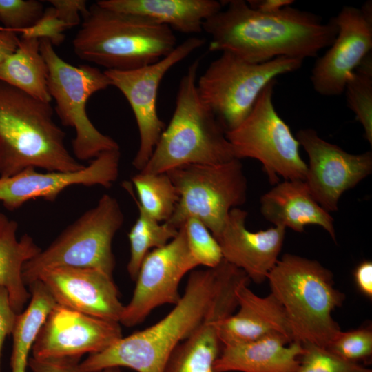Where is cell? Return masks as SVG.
<instances>
[{
    "instance_id": "1",
    "label": "cell",
    "mask_w": 372,
    "mask_h": 372,
    "mask_svg": "<svg viewBox=\"0 0 372 372\" xmlns=\"http://www.w3.org/2000/svg\"><path fill=\"white\" fill-rule=\"evenodd\" d=\"M227 4L203 23V31L211 39L210 52H229L254 63L278 57L304 61L329 48L337 35L334 17L324 23L316 14L291 6L266 13L244 0Z\"/></svg>"
},
{
    "instance_id": "2",
    "label": "cell",
    "mask_w": 372,
    "mask_h": 372,
    "mask_svg": "<svg viewBox=\"0 0 372 372\" xmlns=\"http://www.w3.org/2000/svg\"><path fill=\"white\" fill-rule=\"evenodd\" d=\"M222 262V261H221ZM192 271L174 308L153 325L122 337L80 362L81 372L126 367L136 372H163L176 347L204 320L218 288L222 266Z\"/></svg>"
},
{
    "instance_id": "3",
    "label": "cell",
    "mask_w": 372,
    "mask_h": 372,
    "mask_svg": "<svg viewBox=\"0 0 372 372\" xmlns=\"http://www.w3.org/2000/svg\"><path fill=\"white\" fill-rule=\"evenodd\" d=\"M50 103L0 81V177L28 168L74 172L85 165L65 145Z\"/></svg>"
},
{
    "instance_id": "4",
    "label": "cell",
    "mask_w": 372,
    "mask_h": 372,
    "mask_svg": "<svg viewBox=\"0 0 372 372\" xmlns=\"http://www.w3.org/2000/svg\"><path fill=\"white\" fill-rule=\"evenodd\" d=\"M73 39L76 55L106 70H130L154 63L177 46L172 30L149 19L93 3Z\"/></svg>"
},
{
    "instance_id": "5",
    "label": "cell",
    "mask_w": 372,
    "mask_h": 372,
    "mask_svg": "<svg viewBox=\"0 0 372 372\" xmlns=\"http://www.w3.org/2000/svg\"><path fill=\"white\" fill-rule=\"evenodd\" d=\"M267 280L285 311L293 341L327 348L341 331L332 312L345 298L335 288L331 271L316 260L285 254Z\"/></svg>"
},
{
    "instance_id": "6",
    "label": "cell",
    "mask_w": 372,
    "mask_h": 372,
    "mask_svg": "<svg viewBox=\"0 0 372 372\" xmlns=\"http://www.w3.org/2000/svg\"><path fill=\"white\" fill-rule=\"evenodd\" d=\"M200 59L182 76L175 108L143 173H166L186 165H216L236 158L226 131L200 99L197 86Z\"/></svg>"
},
{
    "instance_id": "7",
    "label": "cell",
    "mask_w": 372,
    "mask_h": 372,
    "mask_svg": "<svg viewBox=\"0 0 372 372\" xmlns=\"http://www.w3.org/2000/svg\"><path fill=\"white\" fill-rule=\"evenodd\" d=\"M123 222L124 216L116 198L103 194L94 207L25 263L22 273L25 285L36 281L44 269L56 267L92 268L112 277L116 262L112 243Z\"/></svg>"
},
{
    "instance_id": "8",
    "label": "cell",
    "mask_w": 372,
    "mask_h": 372,
    "mask_svg": "<svg viewBox=\"0 0 372 372\" xmlns=\"http://www.w3.org/2000/svg\"><path fill=\"white\" fill-rule=\"evenodd\" d=\"M303 61L278 57L254 63L223 52L197 80L198 92L225 131L231 130L249 114L269 83L280 75L298 70Z\"/></svg>"
},
{
    "instance_id": "9",
    "label": "cell",
    "mask_w": 372,
    "mask_h": 372,
    "mask_svg": "<svg viewBox=\"0 0 372 372\" xmlns=\"http://www.w3.org/2000/svg\"><path fill=\"white\" fill-rule=\"evenodd\" d=\"M39 41L40 52L48 69V91L56 103L54 110L64 126L75 130L72 142L75 158L93 160L102 152L119 149L113 138L95 127L86 112L89 98L112 85L104 71L87 64L74 66L56 54L48 40Z\"/></svg>"
},
{
    "instance_id": "10",
    "label": "cell",
    "mask_w": 372,
    "mask_h": 372,
    "mask_svg": "<svg viewBox=\"0 0 372 372\" xmlns=\"http://www.w3.org/2000/svg\"><path fill=\"white\" fill-rule=\"evenodd\" d=\"M166 173L179 196L176 209L166 223L176 229L194 217L216 239L229 211L246 201L247 180L239 159L216 165H186Z\"/></svg>"
},
{
    "instance_id": "11",
    "label": "cell",
    "mask_w": 372,
    "mask_h": 372,
    "mask_svg": "<svg viewBox=\"0 0 372 372\" xmlns=\"http://www.w3.org/2000/svg\"><path fill=\"white\" fill-rule=\"evenodd\" d=\"M276 80L261 92L251 111L226 137L236 158L259 161L271 185L284 180H305L307 165L300 154V143L273 103Z\"/></svg>"
},
{
    "instance_id": "12",
    "label": "cell",
    "mask_w": 372,
    "mask_h": 372,
    "mask_svg": "<svg viewBox=\"0 0 372 372\" xmlns=\"http://www.w3.org/2000/svg\"><path fill=\"white\" fill-rule=\"evenodd\" d=\"M204 43L203 39L189 37L154 63L130 70H104L112 85L118 88L127 100L136 119L140 143L132 165L136 169H143L165 129L156 106L158 87L163 78L174 65Z\"/></svg>"
},
{
    "instance_id": "13",
    "label": "cell",
    "mask_w": 372,
    "mask_h": 372,
    "mask_svg": "<svg viewBox=\"0 0 372 372\" xmlns=\"http://www.w3.org/2000/svg\"><path fill=\"white\" fill-rule=\"evenodd\" d=\"M198 266L189 250L183 225L174 238L152 250L143 259L132 297L124 306L119 323L134 327L156 308L176 304L181 297L178 287L183 278Z\"/></svg>"
},
{
    "instance_id": "14",
    "label": "cell",
    "mask_w": 372,
    "mask_h": 372,
    "mask_svg": "<svg viewBox=\"0 0 372 372\" xmlns=\"http://www.w3.org/2000/svg\"><path fill=\"white\" fill-rule=\"evenodd\" d=\"M309 157L305 182L316 201L328 212L338 210L342 194L372 172V152L350 154L311 128L296 136Z\"/></svg>"
},
{
    "instance_id": "15",
    "label": "cell",
    "mask_w": 372,
    "mask_h": 372,
    "mask_svg": "<svg viewBox=\"0 0 372 372\" xmlns=\"http://www.w3.org/2000/svg\"><path fill=\"white\" fill-rule=\"evenodd\" d=\"M123 337L121 324L56 304L34 341L35 359H70L99 353Z\"/></svg>"
},
{
    "instance_id": "16",
    "label": "cell",
    "mask_w": 372,
    "mask_h": 372,
    "mask_svg": "<svg viewBox=\"0 0 372 372\" xmlns=\"http://www.w3.org/2000/svg\"><path fill=\"white\" fill-rule=\"evenodd\" d=\"M337 35L327 52L315 62L310 80L324 96L344 92L347 79L372 49V2L361 8L343 7L334 17Z\"/></svg>"
},
{
    "instance_id": "17",
    "label": "cell",
    "mask_w": 372,
    "mask_h": 372,
    "mask_svg": "<svg viewBox=\"0 0 372 372\" xmlns=\"http://www.w3.org/2000/svg\"><path fill=\"white\" fill-rule=\"evenodd\" d=\"M119 149L102 152L82 169L74 172H37L26 168L6 178L0 177V202L14 210L31 199L54 202L67 187L72 185H101L108 188L118 176Z\"/></svg>"
},
{
    "instance_id": "18",
    "label": "cell",
    "mask_w": 372,
    "mask_h": 372,
    "mask_svg": "<svg viewBox=\"0 0 372 372\" xmlns=\"http://www.w3.org/2000/svg\"><path fill=\"white\" fill-rule=\"evenodd\" d=\"M43 282L56 304L119 322L124 306L113 278L95 269L56 267L42 271Z\"/></svg>"
},
{
    "instance_id": "19",
    "label": "cell",
    "mask_w": 372,
    "mask_h": 372,
    "mask_svg": "<svg viewBox=\"0 0 372 372\" xmlns=\"http://www.w3.org/2000/svg\"><path fill=\"white\" fill-rule=\"evenodd\" d=\"M247 215L238 207L232 209L216 240L224 260L244 271L250 281L261 283L279 260L286 228L250 231L245 227Z\"/></svg>"
},
{
    "instance_id": "20",
    "label": "cell",
    "mask_w": 372,
    "mask_h": 372,
    "mask_svg": "<svg viewBox=\"0 0 372 372\" xmlns=\"http://www.w3.org/2000/svg\"><path fill=\"white\" fill-rule=\"evenodd\" d=\"M249 282L236 289L238 308L218 323L220 340L224 346L249 342L260 338L280 335L293 342L285 311L275 296H259L248 287Z\"/></svg>"
},
{
    "instance_id": "21",
    "label": "cell",
    "mask_w": 372,
    "mask_h": 372,
    "mask_svg": "<svg viewBox=\"0 0 372 372\" xmlns=\"http://www.w3.org/2000/svg\"><path fill=\"white\" fill-rule=\"evenodd\" d=\"M236 308L234 291L226 287L220 288L203 322L176 347L163 372H216L214 364L223 349L217 325Z\"/></svg>"
},
{
    "instance_id": "22",
    "label": "cell",
    "mask_w": 372,
    "mask_h": 372,
    "mask_svg": "<svg viewBox=\"0 0 372 372\" xmlns=\"http://www.w3.org/2000/svg\"><path fill=\"white\" fill-rule=\"evenodd\" d=\"M260 205L264 218L275 226L302 232L307 225H316L336 241L333 218L316 201L305 180L277 183L262 196Z\"/></svg>"
},
{
    "instance_id": "23",
    "label": "cell",
    "mask_w": 372,
    "mask_h": 372,
    "mask_svg": "<svg viewBox=\"0 0 372 372\" xmlns=\"http://www.w3.org/2000/svg\"><path fill=\"white\" fill-rule=\"evenodd\" d=\"M304 349L280 335L223 347L214 364L216 372H295Z\"/></svg>"
},
{
    "instance_id": "24",
    "label": "cell",
    "mask_w": 372,
    "mask_h": 372,
    "mask_svg": "<svg viewBox=\"0 0 372 372\" xmlns=\"http://www.w3.org/2000/svg\"><path fill=\"white\" fill-rule=\"evenodd\" d=\"M99 6L149 19L185 34L203 31L205 20L220 11L216 0H99Z\"/></svg>"
},
{
    "instance_id": "25",
    "label": "cell",
    "mask_w": 372,
    "mask_h": 372,
    "mask_svg": "<svg viewBox=\"0 0 372 372\" xmlns=\"http://www.w3.org/2000/svg\"><path fill=\"white\" fill-rule=\"evenodd\" d=\"M17 229L15 220L0 212V287L6 289L13 309L19 313L30 298L23 280V265L41 249L28 234L18 239Z\"/></svg>"
},
{
    "instance_id": "26",
    "label": "cell",
    "mask_w": 372,
    "mask_h": 372,
    "mask_svg": "<svg viewBox=\"0 0 372 372\" xmlns=\"http://www.w3.org/2000/svg\"><path fill=\"white\" fill-rule=\"evenodd\" d=\"M40 41L20 40L16 51L0 64V81L40 101L50 103L48 69L40 52Z\"/></svg>"
},
{
    "instance_id": "27",
    "label": "cell",
    "mask_w": 372,
    "mask_h": 372,
    "mask_svg": "<svg viewBox=\"0 0 372 372\" xmlns=\"http://www.w3.org/2000/svg\"><path fill=\"white\" fill-rule=\"evenodd\" d=\"M30 301L23 311L17 314L12 333L11 372H26L30 352L47 316L56 304L41 281L28 285Z\"/></svg>"
},
{
    "instance_id": "28",
    "label": "cell",
    "mask_w": 372,
    "mask_h": 372,
    "mask_svg": "<svg viewBox=\"0 0 372 372\" xmlns=\"http://www.w3.org/2000/svg\"><path fill=\"white\" fill-rule=\"evenodd\" d=\"M138 196L136 198L132 185L124 182L123 186L133 200L151 218L158 222H167L172 216L179 196L167 173L149 174L139 172L132 177Z\"/></svg>"
},
{
    "instance_id": "29",
    "label": "cell",
    "mask_w": 372,
    "mask_h": 372,
    "mask_svg": "<svg viewBox=\"0 0 372 372\" xmlns=\"http://www.w3.org/2000/svg\"><path fill=\"white\" fill-rule=\"evenodd\" d=\"M138 209V216L128 233L130 247V260L127 270L135 280L141 265L152 249L162 247L174 238L178 229L165 222L161 223L149 216L134 201Z\"/></svg>"
},
{
    "instance_id": "30",
    "label": "cell",
    "mask_w": 372,
    "mask_h": 372,
    "mask_svg": "<svg viewBox=\"0 0 372 372\" xmlns=\"http://www.w3.org/2000/svg\"><path fill=\"white\" fill-rule=\"evenodd\" d=\"M349 108L372 144V53L368 54L349 76L344 91Z\"/></svg>"
},
{
    "instance_id": "31",
    "label": "cell",
    "mask_w": 372,
    "mask_h": 372,
    "mask_svg": "<svg viewBox=\"0 0 372 372\" xmlns=\"http://www.w3.org/2000/svg\"><path fill=\"white\" fill-rule=\"evenodd\" d=\"M187 243L198 265L214 268L223 260L220 245L207 227L198 218L191 217L183 225Z\"/></svg>"
},
{
    "instance_id": "32",
    "label": "cell",
    "mask_w": 372,
    "mask_h": 372,
    "mask_svg": "<svg viewBox=\"0 0 372 372\" xmlns=\"http://www.w3.org/2000/svg\"><path fill=\"white\" fill-rule=\"evenodd\" d=\"M295 372H372L358 363L344 360L327 349L306 342Z\"/></svg>"
},
{
    "instance_id": "33",
    "label": "cell",
    "mask_w": 372,
    "mask_h": 372,
    "mask_svg": "<svg viewBox=\"0 0 372 372\" xmlns=\"http://www.w3.org/2000/svg\"><path fill=\"white\" fill-rule=\"evenodd\" d=\"M326 349L344 360L358 363L372 354V331L369 328L341 331Z\"/></svg>"
},
{
    "instance_id": "34",
    "label": "cell",
    "mask_w": 372,
    "mask_h": 372,
    "mask_svg": "<svg viewBox=\"0 0 372 372\" xmlns=\"http://www.w3.org/2000/svg\"><path fill=\"white\" fill-rule=\"evenodd\" d=\"M43 4L37 0H0V22L4 28L20 32L42 16Z\"/></svg>"
},
{
    "instance_id": "35",
    "label": "cell",
    "mask_w": 372,
    "mask_h": 372,
    "mask_svg": "<svg viewBox=\"0 0 372 372\" xmlns=\"http://www.w3.org/2000/svg\"><path fill=\"white\" fill-rule=\"evenodd\" d=\"M67 25L60 19L53 6L44 9L42 16L32 26L22 30L23 39H47L52 45H59L65 40Z\"/></svg>"
},
{
    "instance_id": "36",
    "label": "cell",
    "mask_w": 372,
    "mask_h": 372,
    "mask_svg": "<svg viewBox=\"0 0 372 372\" xmlns=\"http://www.w3.org/2000/svg\"><path fill=\"white\" fill-rule=\"evenodd\" d=\"M79 360L70 359H35L30 358L28 367L32 372H81ZM101 372H122L120 368H108Z\"/></svg>"
},
{
    "instance_id": "37",
    "label": "cell",
    "mask_w": 372,
    "mask_h": 372,
    "mask_svg": "<svg viewBox=\"0 0 372 372\" xmlns=\"http://www.w3.org/2000/svg\"><path fill=\"white\" fill-rule=\"evenodd\" d=\"M60 17L68 29L80 23V16L87 12V1L85 0H50Z\"/></svg>"
},
{
    "instance_id": "38",
    "label": "cell",
    "mask_w": 372,
    "mask_h": 372,
    "mask_svg": "<svg viewBox=\"0 0 372 372\" xmlns=\"http://www.w3.org/2000/svg\"><path fill=\"white\" fill-rule=\"evenodd\" d=\"M17 314L12 307L8 291L0 287V372H2L3 343L6 338L12 333Z\"/></svg>"
},
{
    "instance_id": "39",
    "label": "cell",
    "mask_w": 372,
    "mask_h": 372,
    "mask_svg": "<svg viewBox=\"0 0 372 372\" xmlns=\"http://www.w3.org/2000/svg\"><path fill=\"white\" fill-rule=\"evenodd\" d=\"M353 278L358 291L364 296L372 298V262L364 260L353 271Z\"/></svg>"
},
{
    "instance_id": "40",
    "label": "cell",
    "mask_w": 372,
    "mask_h": 372,
    "mask_svg": "<svg viewBox=\"0 0 372 372\" xmlns=\"http://www.w3.org/2000/svg\"><path fill=\"white\" fill-rule=\"evenodd\" d=\"M19 42L17 32L0 28V64L16 51Z\"/></svg>"
},
{
    "instance_id": "41",
    "label": "cell",
    "mask_w": 372,
    "mask_h": 372,
    "mask_svg": "<svg viewBox=\"0 0 372 372\" xmlns=\"http://www.w3.org/2000/svg\"><path fill=\"white\" fill-rule=\"evenodd\" d=\"M253 9L266 13L280 11L282 8L290 6L293 1L291 0H249L247 1Z\"/></svg>"
}]
</instances>
